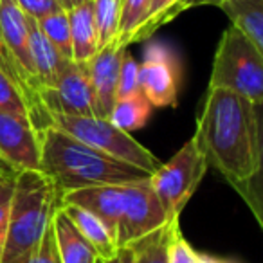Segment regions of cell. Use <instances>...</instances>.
I'll use <instances>...</instances> for the list:
<instances>
[{
    "label": "cell",
    "instance_id": "15",
    "mask_svg": "<svg viewBox=\"0 0 263 263\" xmlns=\"http://www.w3.org/2000/svg\"><path fill=\"white\" fill-rule=\"evenodd\" d=\"M52 226L62 263H98L99 258L94 247L85 240V236L60 205L52 215Z\"/></svg>",
    "mask_w": 263,
    "mask_h": 263
},
{
    "label": "cell",
    "instance_id": "11",
    "mask_svg": "<svg viewBox=\"0 0 263 263\" xmlns=\"http://www.w3.org/2000/svg\"><path fill=\"white\" fill-rule=\"evenodd\" d=\"M124 190H126V184H101V186L78 187V190L60 193V204L78 205V208L90 211L108 227V231L116 238V229L124 205Z\"/></svg>",
    "mask_w": 263,
    "mask_h": 263
},
{
    "label": "cell",
    "instance_id": "22",
    "mask_svg": "<svg viewBox=\"0 0 263 263\" xmlns=\"http://www.w3.org/2000/svg\"><path fill=\"white\" fill-rule=\"evenodd\" d=\"M94 9V24L98 31V51L112 40L119 33L121 0H92Z\"/></svg>",
    "mask_w": 263,
    "mask_h": 263
},
{
    "label": "cell",
    "instance_id": "23",
    "mask_svg": "<svg viewBox=\"0 0 263 263\" xmlns=\"http://www.w3.org/2000/svg\"><path fill=\"white\" fill-rule=\"evenodd\" d=\"M40 31L45 34L49 42L56 47V51L65 60H72V44H70V27L69 15L65 9L47 15L44 18L36 20Z\"/></svg>",
    "mask_w": 263,
    "mask_h": 263
},
{
    "label": "cell",
    "instance_id": "16",
    "mask_svg": "<svg viewBox=\"0 0 263 263\" xmlns=\"http://www.w3.org/2000/svg\"><path fill=\"white\" fill-rule=\"evenodd\" d=\"M70 44H72V62L88 63L98 52V31L94 24L92 0H85L80 6L69 9Z\"/></svg>",
    "mask_w": 263,
    "mask_h": 263
},
{
    "label": "cell",
    "instance_id": "6",
    "mask_svg": "<svg viewBox=\"0 0 263 263\" xmlns=\"http://www.w3.org/2000/svg\"><path fill=\"white\" fill-rule=\"evenodd\" d=\"M209 166L205 164L195 137H191L168 162L150 177L154 193L166 213V222H179L184 205L197 191Z\"/></svg>",
    "mask_w": 263,
    "mask_h": 263
},
{
    "label": "cell",
    "instance_id": "35",
    "mask_svg": "<svg viewBox=\"0 0 263 263\" xmlns=\"http://www.w3.org/2000/svg\"><path fill=\"white\" fill-rule=\"evenodd\" d=\"M0 256H2V254H0Z\"/></svg>",
    "mask_w": 263,
    "mask_h": 263
},
{
    "label": "cell",
    "instance_id": "4",
    "mask_svg": "<svg viewBox=\"0 0 263 263\" xmlns=\"http://www.w3.org/2000/svg\"><path fill=\"white\" fill-rule=\"evenodd\" d=\"M209 88H226L254 105L263 103V52L233 26L223 31L216 47Z\"/></svg>",
    "mask_w": 263,
    "mask_h": 263
},
{
    "label": "cell",
    "instance_id": "13",
    "mask_svg": "<svg viewBox=\"0 0 263 263\" xmlns=\"http://www.w3.org/2000/svg\"><path fill=\"white\" fill-rule=\"evenodd\" d=\"M0 36L15 56L18 65L29 78L33 87L40 94V85L34 76L33 60L29 52V33H27V18L15 0H0Z\"/></svg>",
    "mask_w": 263,
    "mask_h": 263
},
{
    "label": "cell",
    "instance_id": "9",
    "mask_svg": "<svg viewBox=\"0 0 263 263\" xmlns=\"http://www.w3.org/2000/svg\"><path fill=\"white\" fill-rule=\"evenodd\" d=\"M180 63L177 54L162 44H150L139 63V87L154 108L173 106L179 94Z\"/></svg>",
    "mask_w": 263,
    "mask_h": 263
},
{
    "label": "cell",
    "instance_id": "7",
    "mask_svg": "<svg viewBox=\"0 0 263 263\" xmlns=\"http://www.w3.org/2000/svg\"><path fill=\"white\" fill-rule=\"evenodd\" d=\"M40 99L47 114L98 117L96 94L88 76L87 63L65 60L56 78V83L51 88L40 90Z\"/></svg>",
    "mask_w": 263,
    "mask_h": 263
},
{
    "label": "cell",
    "instance_id": "24",
    "mask_svg": "<svg viewBox=\"0 0 263 263\" xmlns=\"http://www.w3.org/2000/svg\"><path fill=\"white\" fill-rule=\"evenodd\" d=\"M152 0H121V16H119V33L117 42L123 47H128V38L143 22Z\"/></svg>",
    "mask_w": 263,
    "mask_h": 263
},
{
    "label": "cell",
    "instance_id": "25",
    "mask_svg": "<svg viewBox=\"0 0 263 263\" xmlns=\"http://www.w3.org/2000/svg\"><path fill=\"white\" fill-rule=\"evenodd\" d=\"M0 110L31 121L29 108H27V103L24 99L22 92L15 85V81L6 76L2 70H0Z\"/></svg>",
    "mask_w": 263,
    "mask_h": 263
},
{
    "label": "cell",
    "instance_id": "31",
    "mask_svg": "<svg viewBox=\"0 0 263 263\" xmlns=\"http://www.w3.org/2000/svg\"><path fill=\"white\" fill-rule=\"evenodd\" d=\"M98 263H136L134 252L130 247H123L117 251V254L110 259H98Z\"/></svg>",
    "mask_w": 263,
    "mask_h": 263
},
{
    "label": "cell",
    "instance_id": "12",
    "mask_svg": "<svg viewBox=\"0 0 263 263\" xmlns=\"http://www.w3.org/2000/svg\"><path fill=\"white\" fill-rule=\"evenodd\" d=\"M124 51H126V47H123L116 38L108 45L99 49L87 63L88 76H90V83L96 94L98 117H103V119H108L114 103H116L117 78H119Z\"/></svg>",
    "mask_w": 263,
    "mask_h": 263
},
{
    "label": "cell",
    "instance_id": "32",
    "mask_svg": "<svg viewBox=\"0 0 263 263\" xmlns=\"http://www.w3.org/2000/svg\"><path fill=\"white\" fill-rule=\"evenodd\" d=\"M81 2H85V0H60V4H62V8L65 9V11H69V9L80 6Z\"/></svg>",
    "mask_w": 263,
    "mask_h": 263
},
{
    "label": "cell",
    "instance_id": "10",
    "mask_svg": "<svg viewBox=\"0 0 263 263\" xmlns=\"http://www.w3.org/2000/svg\"><path fill=\"white\" fill-rule=\"evenodd\" d=\"M0 161L13 172L42 170L38 132L29 119L0 110Z\"/></svg>",
    "mask_w": 263,
    "mask_h": 263
},
{
    "label": "cell",
    "instance_id": "19",
    "mask_svg": "<svg viewBox=\"0 0 263 263\" xmlns=\"http://www.w3.org/2000/svg\"><path fill=\"white\" fill-rule=\"evenodd\" d=\"M190 8H195V0H152L143 22L128 38V45L148 40L152 34L157 33L159 27L172 22Z\"/></svg>",
    "mask_w": 263,
    "mask_h": 263
},
{
    "label": "cell",
    "instance_id": "29",
    "mask_svg": "<svg viewBox=\"0 0 263 263\" xmlns=\"http://www.w3.org/2000/svg\"><path fill=\"white\" fill-rule=\"evenodd\" d=\"M200 258L197 252L191 249V245L186 241V238L180 233V226L175 229L170 241V251H168V259L170 263H200Z\"/></svg>",
    "mask_w": 263,
    "mask_h": 263
},
{
    "label": "cell",
    "instance_id": "17",
    "mask_svg": "<svg viewBox=\"0 0 263 263\" xmlns=\"http://www.w3.org/2000/svg\"><path fill=\"white\" fill-rule=\"evenodd\" d=\"M60 208L65 211V215L72 220V223L78 227L81 234L85 236V240L94 247L96 254L99 259H110L117 254L119 247L116 243V238L108 231V227L101 222L96 215H92L90 211L78 205L70 204H60Z\"/></svg>",
    "mask_w": 263,
    "mask_h": 263
},
{
    "label": "cell",
    "instance_id": "33",
    "mask_svg": "<svg viewBox=\"0 0 263 263\" xmlns=\"http://www.w3.org/2000/svg\"><path fill=\"white\" fill-rule=\"evenodd\" d=\"M223 0H195V6H220Z\"/></svg>",
    "mask_w": 263,
    "mask_h": 263
},
{
    "label": "cell",
    "instance_id": "27",
    "mask_svg": "<svg viewBox=\"0 0 263 263\" xmlns=\"http://www.w3.org/2000/svg\"><path fill=\"white\" fill-rule=\"evenodd\" d=\"M16 173L18 172H13L11 168H0V254H2V247H4V238H6V229H8L13 186H15Z\"/></svg>",
    "mask_w": 263,
    "mask_h": 263
},
{
    "label": "cell",
    "instance_id": "2",
    "mask_svg": "<svg viewBox=\"0 0 263 263\" xmlns=\"http://www.w3.org/2000/svg\"><path fill=\"white\" fill-rule=\"evenodd\" d=\"M42 172L54 182L58 193L101 184H132L154 173L87 146L67 132L47 124L38 130Z\"/></svg>",
    "mask_w": 263,
    "mask_h": 263
},
{
    "label": "cell",
    "instance_id": "20",
    "mask_svg": "<svg viewBox=\"0 0 263 263\" xmlns=\"http://www.w3.org/2000/svg\"><path fill=\"white\" fill-rule=\"evenodd\" d=\"M152 110H154V106L146 99V96L143 92H137V94L130 96V98L116 99L112 112L108 116V121L112 124H116L119 130L132 134V132L141 130L148 123Z\"/></svg>",
    "mask_w": 263,
    "mask_h": 263
},
{
    "label": "cell",
    "instance_id": "8",
    "mask_svg": "<svg viewBox=\"0 0 263 263\" xmlns=\"http://www.w3.org/2000/svg\"><path fill=\"white\" fill-rule=\"evenodd\" d=\"M166 222V213L148 180L126 184L124 205L116 229L117 247L123 249L154 233Z\"/></svg>",
    "mask_w": 263,
    "mask_h": 263
},
{
    "label": "cell",
    "instance_id": "28",
    "mask_svg": "<svg viewBox=\"0 0 263 263\" xmlns=\"http://www.w3.org/2000/svg\"><path fill=\"white\" fill-rule=\"evenodd\" d=\"M20 263H62L52 222L47 226V229H45L44 236H42L40 243L36 245V249L27 258H24Z\"/></svg>",
    "mask_w": 263,
    "mask_h": 263
},
{
    "label": "cell",
    "instance_id": "21",
    "mask_svg": "<svg viewBox=\"0 0 263 263\" xmlns=\"http://www.w3.org/2000/svg\"><path fill=\"white\" fill-rule=\"evenodd\" d=\"M179 227V222L164 223L154 233L146 234V236L139 238L128 247L134 252L136 263H170L168 251H170V241Z\"/></svg>",
    "mask_w": 263,
    "mask_h": 263
},
{
    "label": "cell",
    "instance_id": "5",
    "mask_svg": "<svg viewBox=\"0 0 263 263\" xmlns=\"http://www.w3.org/2000/svg\"><path fill=\"white\" fill-rule=\"evenodd\" d=\"M49 124L67 132L74 139L87 146L108 154L116 159L155 173L162 162L148 148L137 143L130 134L119 130L108 119L96 116H67V114H49Z\"/></svg>",
    "mask_w": 263,
    "mask_h": 263
},
{
    "label": "cell",
    "instance_id": "30",
    "mask_svg": "<svg viewBox=\"0 0 263 263\" xmlns=\"http://www.w3.org/2000/svg\"><path fill=\"white\" fill-rule=\"evenodd\" d=\"M18 8L24 11L26 16H31L34 20H40L47 15H52L56 11H62L60 0H15Z\"/></svg>",
    "mask_w": 263,
    "mask_h": 263
},
{
    "label": "cell",
    "instance_id": "18",
    "mask_svg": "<svg viewBox=\"0 0 263 263\" xmlns=\"http://www.w3.org/2000/svg\"><path fill=\"white\" fill-rule=\"evenodd\" d=\"M218 8L231 20V26L263 52V0H223Z\"/></svg>",
    "mask_w": 263,
    "mask_h": 263
},
{
    "label": "cell",
    "instance_id": "34",
    "mask_svg": "<svg viewBox=\"0 0 263 263\" xmlns=\"http://www.w3.org/2000/svg\"><path fill=\"white\" fill-rule=\"evenodd\" d=\"M0 168H9L8 164H4V162H0Z\"/></svg>",
    "mask_w": 263,
    "mask_h": 263
},
{
    "label": "cell",
    "instance_id": "1",
    "mask_svg": "<svg viewBox=\"0 0 263 263\" xmlns=\"http://www.w3.org/2000/svg\"><path fill=\"white\" fill-rule=\"evenodd\" d=\"M261 105L226 88H209L197 119L195 141L205 164L240 193L261 177Z\"/></svg>",
    "mask_w": 263,
    "mask_h": 263
},
{
    "label": "cell",
    "instance_id": "3",
    "mask_svg": "<svg viewBox=\"0 0 263 263\" xmlns=\"http://www.w3.org/2000/svg\"><path fill=\"white\" fill-rule=\"evenodd\" d=\"M58 205V190L42 170L16 173L0 263H20L27 258L40 243Z\"/></svg>",
    "mask_w": 263,
    "mask_h": 263
},
{
    "label": "cell",
    "instance_id": "14",
    "mask_svg": "<svg viewBox=\"0 0 263 263\" xmlns=\"http://www.w3.org/2000/svg\"><path fill=\"white\" fill-rule=\"evenodd\" d=\"M27 18V33H29V52L33 60L34 76L40 85V90L51 88L56 83L60 70H62L65 58L56 51V47L45 38V34L40 31L36 20L26 16Z\"/></svg>",
    "mask_w": 263,
    "mask_h": 263
},
{
    "label": "cell",
    "instance_id": "26",
    "mask_svg": "<svg viewBox=\"0 0 263 263\" xmlns=\"http://www.w3.org/2000/svg\"><path fill=\"white\" fill-rule=\"evenodd\" d=\"M141 92L139 87V62L128 51H124L123 62H121L119 78L116 87V99H124Z\"/></svg>",
    "mask_w": 263,
    "mask_h": 263
}]
</instances>
